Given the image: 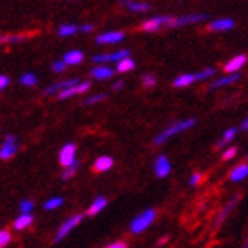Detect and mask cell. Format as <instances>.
<instances>
[{
    "label": "cell",
    "instance_id": "cell-36",
    "mask_svg": "<svg viewBox=\"0 0 248 248\" xmlns=\"http://www.w3.org/2000/svg\"><path fill=\"white\" fill-rule=\"evenodd\" d=\"M34 209V202L32 201H21L20 202V211L21 213H31Z\"/></svg>",
    "mask_w": 248,
    "mask_h": 248
},
{
    "label": "cell",
    "instance_id": "cell-34",
    "mask_svg": "<svg viewBox=\"0 0 248 248\" xmlns=\"http://www.w3.org/2000/svg\"><path fill=\"white\" fill-rule=\"evenodd\" d=\"M142 85H144L145 89L155 87V85H156V77H155V75H151V73L144 75V77H142Z\"/></svg>",
    "mask_w": 248,
    "mask_h": 248
},
{
    "label": "cell",
    "instance_id": "cell-38",
    "mask_svg": "<svg viewBox=\"0 0 248 248\" xmlns=\"http://www.w3.org/2000/svg\"><path fill=\"white\" fill-rule=\"evenodd\" d=\"M236 153H238V147H229V149H225V153L222 155V160L229 161L231 158H234V156H236Z\"/></svg>",
    "mask_w": 248,
    "mask_h": 248
},
{
    "label": "cell",
    "instance_id": "cell-6",
    "mask_svg": "<svg viewBox=\"0 0 248 248\" xmlns=\"http://www.w3.org/2000/svg\"><path fill=\"white\" fill-rule=\"evenodd\" d=\"M129 57V50H117L114 53H98V55H94L93 62L94 64H108V62H117L123 61V59Z\"/></svg>",
    "mask_w": 248,
    "mask_h": 248
},
{
    "label": "cell",
    "instance_id": "cell-39",
    "mask_svg": "<svg viewBox=\"0 0 248 248\" xmlns=\"http://www.w3.org/2000/svg\"><path fill=\"white\" fill-rule=\"evenodd\" d=\"M201 179H202V176L199 174V172H195V174H191V177H190V186H197L199 183H201Z\"/></svg>",
    "mask_w": 248,
    "mask_h": 248
},
{
    "label": "cell",
    "instance_id": "cell-16",
    "mask_svg": "<svg viewBox=\"0 0 248 248\" xmlns=\"http://www.w3.org/2000/svg\"><path fill=\"white\" fill-rule=\"evenodd\" d=\"M247 61H248L247 55H245V53H239V55L231 59V61L223 66V69H225V73H239V69L247 64Z\"/></svg>",
    "mask_w": 248,
    "mask_h": 248
},
{
    "label": "cell",
    "instance_id": "cell-4",
    "mask_svg": "<svg viewBox=\"0 0 248 248\" xmlns=\"http://www.w3.org/2000/svg\"><path fill=\"white\" fill-rule=\"evenodd\" d=\"M83 220V215H80V213H78V215H73V217H69L66 220V222L62 223L61 227H59V231H57V234H55V238H53V241H55V243H61L62 239L66 238L67 234L71 232L73 229L77 227L78 223L82 222Z\"/></svg>",
    "mask_w": 248,
    "mask_h": 248
},
{
    "label": "cell",
    "instance_id": "cell-19",
    "mask_svg": "<svg viewBox=\"0 0 248 248\" xmlns=\"http://www.w3.org/2000/svg\"><path fill=\"white\" fill-rule=\"evenodd\" d=\"M238 80H239V73H229L227 77L215 80V82L209 85V91H215V89H220V87H225V85H231V83L238 82Z\"/></svg>",
    "mask_w": 248,
    "mask_h": 248
},
{
    "label": "cell",
    "instance_id": "cell-8",
    "mask_svg": "<svg viewBox=\"0 0 248 248\" xmlns=\"http://www.w3.org/2000/svg\"><path fill=\"white\" fill-rule=\"evenodd\" d=\"M77 158V145L75 144H66L59 153V163L62 167H69L71 163H75Z\"/></svg>",
    "mask_w": 248,
    "mask_h": 248
},
{
    "label": "cell",
    "instance_id": "cell-41",
    "mask_svg": "<svg viewBox=\"0 0 248 248\" xmlns=\"http://www.w3.org/2000/svg\"><path fill=\"white\" fill-rule=\"evenodd\" d=\"M93 31H94L93 23H85V25H80V32H82V34H91Z\"/></svg>",
    "mask_w": 248,
    "mask_h": 248
},
{
    "label": "cell",
    "instance_id": "cell-42",
    "mask_svg": "<svg viewBox=\"0 0 248 248\" xmlns=\"http://www.w3.org/2000/svg\"><path fill=\"white\" fill-rule=\"evenodd\" d=\"M105 248H128V245L124 243V241H115V243L108 245V247H105Z\"/></svg>",
    "mask_w": 248,
    "mask_h": 248
},
{
    "label": "cell",
    "instance_id": "cell-5",
    "mask_svg": "<svg viewBox=\"0 0 248 248\" xmlns=\"http://www.w3.org/2000/svg\"><path fill=\"white\" fill-rule=\"evenodd\" d=\"M18 153V140H16L15 135H7L2 142V147H0V160L7 161L11 160L13 156Z\"/></svg>",
    "mask_w": 248,
    "mask_h": 248
},
{
    "label": "cell",
    "instance_id": "cell-35",
    "mask_svg": "<svg viewBox=\"0 0 248 248\" xmlns=\"http://www.w3.org/2000/svg\"><path fill=\"white\" fill-rule=\"evenodd\" d=\"M11 243V232L5 229H0V248H5Z\"/></svg>",
    "mask_w": 248,
    "mask_h": 248
},
{
    "label": "cell",
    "instance_id": "cell-33",
    "mask_svg": "<svg viewBox=\"0 0 248 248\" xmlns=\"http://www.w3.org/2000/svg\"><path fill=\"white\" fill-rule=\"evenodd\" d=\"M103 99H107V94L101 93V94H94V96H91V98H87L85 101H83V105H87V107H91V105H96L99 103V101H103Z\"/></svg>",
    "mask_w": 248,
    "mask_h": 248
},
{
    "label": "cell",
    "instance_id": "cell-27",
    "mask_svg": "<svg viewBox=\"0 0 248 248\" xmlns=\"http://www.w3.org/2000/svg\"><path fill=\"white\" fill-rule=\"evenodd\" d=\"M236 133H238V128H229L225 133L222 135V139L218 140V144H217V149H220V147H223V145H227L232 142V139L236 137Z\"/></svg>",
    "mask_w": 248,
    "mask_h": 248
},
{
    "label": "cell",
    "instance_id": "cell-45",
    "mask_svg": "<svg viewBox=\"0 0 248 248\" xmlns=\"http://www.w3.org/2000/svg\"><path fill=\"white\" fill-rule=\"evenodd\" d=\"M167 239H169V236H163V238L160 239V245H165V243H167Z\"/></svg>",
    "mask_w": 248,
    "mask_h": 248
},
{
    "label": "cell",
    "instance_id": "cell-2",
    "mask_svg": "<svg viewBox=\"0 0 248 248\" xmlns=\"http://www.w3.org/2000/svg\"><path fill=\"white\" fill-rule=\"evenodd\" d=\"M156 220V209L149 207V209H145L139 215V217H135L129 223V231L133 234H142L144 231L151 227V223H155Z\"/></svg>",
    "mask_w": 248,
    "mask_h": 248
},
{
    "label": "cell",
    "instance_id": "cell-26",
    "mask_svg": "<svg viewBox=\"0 0 248 248\" xmlns=\"http://www.w3.org/2000/svg\"><path fill=\"white\" fill-rule=\"evenodd\" d=\"M135 61L131 57H126L123 59V61H119L117 64H115V71L117 73H129V71H133L135 69Z\"/></svg>",
    "mask_w": 248,
    "mask_h": 248
},
{
    "label": "cell",
    "instance_id": "cell-31",
    "mask_svg": "<svg viewBox=\"0 0 248 248\" xmlns=\"http://www.w3.org/2000/svg\"><path fill=\"white\" fill-rule=\"evenodd\" d=\"M62 204H64V199H62V197H53V199L45 202V209H46V211H52V209L61 207Z\"/></svg>",
    "mask_w": 248,
    "mask_h": 248
},
{
    "label": "cell",
    "instance_id": "cell-20",
    "mask_svg": "<svg viewBox=\"0 0 248 248\" xmlns=\"http://www.w3.org/2000/svg\"><path fill=\"white\" fill-rule=\"evenodd\" d=\"M247 176H248V165L247 163H239V165H236L232 170L229 172V179H231L232 183L243 181Z\"/></svg>",
    "mask_w": 248,
    "mask_h": 248
},
{
    "label": "cell",
    "instance_id": "cell-15",
    "mask_svg": "<svg viewBox=\"0 0 248 248\" xmlns=\"http://www.w3.org/2000/svg\"><path fill=\"white\" fill-rule=\"evenodd\" d=\"M121 4L131 13H147V11H151L149 2H142V0H121Z\"/></svg>",
    "mask_w": 248,
    "mask_h": 248
},
{
    "label": "cell",
    "instance_id": "cell-28",
    "mask_svg": "<svg viewBox=\"0 0 248 248\" xmlns=\"http://www.w3.org/2000/svg\"><path fill=\"white\" fill-rule=\"evenodd\" d=\"M27 36L23 34H0V45H9V43H21L25 41Z\"/></svg>",
    "mask_w": 248,
    "mask_h": 248
},
{
    "label": "cell",
    "instance_id": "cell-37",
    "mask_svg": "<svg viewBox=\"0 0 248 248\" xmlns=\"http://www.w3.org/2000/svg\"><path fill=\"white\" fill-rule=\"evenodd\" d=\"M66 67H67V64L64 61H55L52 64V69L55 73H64V71H66Z\"/></svg>",
    "mask_w": 248,
    "mask_h": 248
},
{
    "label": "cell",
    "instance_id": "cell-24",
    "mask_svg": "<svg viewBox=\"0 0 248 248\" xmlns=\"http://www.w3.org/2000/svg\"><path fill=\"white\" fill-rule=\"evenodd\" d=\"M62 61L66 62L67 66H78V64L83 62V52H80V50H69L67 53H64Z\"/></svg>",
    "mask_w": 248,
    "mask_h": 248
},
{
    "label": "cell",
    "instance_id": "cell-3",
    "mask_svg": "<svg viewBox=\"0 0 248 248\" xmlns=\"http://www.w3.org/2000/svg\"><path fill=\"white\" fill-rule=\"evenodd\" d=\"M172 21H174V16L169 15H160V16H153V18H147V20L140 25V31L142 32H158L161 29H170Z\"/></svg>",
    "mask_w": 248,
    "mask_h": 248
},
{
    "label": "cell",
    "instance_id": "cell-13",
    "mask_svg": "<svg viewBox=\"0 0 248 248\" xmlns=\"http://www.w3.org/2000/svg\"><path fill=\"white\" fill-rule=\"evenodd\" d=\"M114 75H115V69H112L107 64H96V67H93V71H91V77L94 80H108Z\"/></svg>",
    "mask_w": 248,
    "mask_h": 248
},
{
    "label": "cell",
    "instance_id": "cell-9",
    "mask_svg": "<svg viewBox=\"0 0 248 248\" xmlns=\"http://www.w3.org/2000/svg\"><path fill=\"white\" fill-rule=\"evenodd\" d=\"M89 89H91V82L80 80L77 85H73V87H67V89H64V91H61V93L57 94V98L59 99H67V98H71V96H77V94L87 93Z\"/></svg>",
    "mask_w": 248,
    "mask_h": 248
},
{
    "label": "cell",
    "instance_id": "cell-18",
    "mask_svg": "<svg viewBox=\"0 0 248 248\" xmlns=\"http://www.w3.org/2000/svg\"><path fill=\"white\" fill-rule=\"evenodd\" d=\"M197 82V75L195 73H183V75H179V77L172 82V85L176 89H183V87H188V85H191V83Z\"/></svg>",
    "mask_w": 248,
    "mask_h": 248
},
{
    "label": "cell",
    "instance_id": "cell-32",
    "mask_svg": "<svg viewBox=\"0 0 248 248\" xmlns=\"http://www.w3.org/2000/svg\"><path fill=\"white\" fill-rule=\"evenodd\" d=\"M197 75V82H204L207 78H211L215 75V67H206V69H202V71L195 73Z\"/></svg>",
    "mask_w": 248,
    "mask_h": 248
},
{
    "label": "cell",
    "instance_id": "cell-40",
    "mask_svg": "<svg viewBox=\"0 0 248 248\" xmlns=\"http://www.w3.org/2000/svg\"><path fill=\"white\" fill-rule=\"evenodd\" d=\"M11 83L9 77H5V75H0V91H4L7 85Z\"/></svg>",
    "mask_w": 248,
    "mask_h": 248
},
{
    "label": "cell",
    "instance_id": "cell-12",
    "mask_svg": "<svg viewBox=\"0 0 248 248\" xmlns=\"http://www.w3.org/2000/svg\"><path fill=\"white\" fill-rule=\"evenodd\" d=\"M172 167H170V161H169V158H167L165 155H160L158 158L155 160V174L156 177H160V179H163V177H167L169 174H170Z\"/></svg>",
    "mask_w": 248,
    "mask_h": 248
},
{
    "label": "cell",
    "instance_id": "cell-17",
    "mask_svg": "<svg viewBox=\"0 0 248 248\" xmlns=\"http://www.w3.org/2000/svg\"><path fill=\"white\" fill-rule=\"evenodd\" d=\"M238 202H239V195H236V197H234V199H231V201H229L227 204L223 206V209H222V211H220V215H218V217H217V220H215V225H217V227H220V225H222L223 220H225V218H227L229 215H231V211H232L234 206H236Z\"/></svg>",
    "mask_w": 248,
    "mask_h": 248
},
{
    "label": "cell",
    "instance_id": "cell-22",
    "mask_svg": "<svg viewBox=\"0 0 248 248\" xmlns=\"http://www.w3.org/2000/svg\"><path fill=\"white\" fill-rule=\"evenodd\" d=\"M114 167V158H110V156H99L98 160L94 161V172H107L110 170Z\"/></svg>",
    "mask_w": 248,
    "mask_h": 248
},
{
    "label": "cell",
    "instance_id": "cell-21",
    "mask_svg": "<svg viewBox=\"0 0 248 248\" xmlns=\"http://www.w3.org/2000/svg\"><path fill=\"white\" fill-rule=\"evenodd\" d=\"M32 222H34V217H32L31 213H21L20 217L15 220L13 227H15V231H25L27 227H31Z\"/></svg>",
    "mask_w": 248,
    "mask_h": 248
},
{
    "label": "cell",
    "instance_id": "cell-10",
    "mask_svg": "<svg viewBox=\"0 0 248 248\" xmlns=\"http://www.w3.org/2000/svg\"><path fill=\"white\" fill-rule=\"evenodd\" d=\"M234 27H236V21L232 18H217V20H213L209 25H207V31L209 32H227V31H232Z\"/></svg>",
    "mask_w": 248,
    "mask_h": 248
},
{
    "label": "cell",
    "instance_id": "cell-23",
    "mask_svg": "<svg viewBox=\"0 0 248 248\" xmlns=\"http://www.w3.org/2000/svg\"><path fill=\"white\" fill-rule=\"evenodd\" d=\"M107 204H108V201H107V197H101L99 195L96 201L89 206V209H87V217H96L98 213H101L107 207Z\"/></svg>",
    "mask_w": 248,
    "mask_h": 248
},
{
    "label": "cell",
    "instance_id": "cell-25",
    "mask_svg": "<svg viewBox=\"0 0 248 248\" xmlns=\"http://www.w3.org/2000/svg\"><path fill=\"white\" fill-rule=\"evenodd\" d=\"M80 32V25L77 23H62L61 27L57 29V34L61 37H69V36H75Z\"/></svg>",
    "mask_w": 248,
    "mask_h": 248
},
{
    "label": "cell",
    "instance_id": "cell-7",
    "mask_svg": "<svg viewBox=\"0 0 248 248\" xmlns=\"http://www.w3.org/2000/svg\"><path fill=\"white\" fill-rule=\"evenodd\" d=\"M207 15L204 13H197V15H185V16H177L172 21L170 29H179V27H186V25H193V23H201V21H206Z\"/></svg>",
    "mask_w": 248,
    "mask_h": 248
},
{
    "label": "cell",
    "instance_id": "cell-14",
    "mask_svg": "<svg viewBox=\"0 0 248 248\" xmlns=\"http://www.w3.org/2000/svg\"><path fill=\"white\" fill-rule=\"evenodd\" d=\"M78 82H80V78H69V80H62V82H55V83H52L50 87L45 89V94H46V96H52V94H55V93L59 94L61 91H64V89L73 87V85H77Z\"/></svg>",
    "mask_w": 248,
    "mask_h": 248
},
{
    "label": "cell",
    "instance_id": "cell-30",
    "mask_svg": "<svg viewBox=\"0 0 248 248\" xmlns=\"http://www.w3.org/2000/svg\"><path fill=\"white\" fill-rule=\"evenodd\" d=\"M20 83L25 87H34V85H37V77L34 73H25V75H21Z\"/></svg>",
    "mask_w": 248,
    "mask_h": 248
},
{
    "label": "cell",
    "instance_id": "cell-11",
    "mask_svg": "<svg viewBox=\"0 0 248 248\" xmlns=\"http://www.w3.org/2000/svg\"><path fill=\"white\" fill-rule=\"evenodd\" d=\"M124 39V32L121 31H108V32H103V34H99L96 37V43L98 45H117Z\"/></svg>",
    "mask_w": 248,
    "mask_h": 248
},
{
    "label": "cell",
    "instance_id": "cell-1",
    "mask_svg": "<svg viewBox=\"0 0 248 248\" xmlns=\"http://www.w3.org/2000/svg\"><path fill=\"white\" fill-rule=\"evenodd\" d=\"M195 123H197L195 119H185V121H177V123L170 124L169 128H165L160 135H158V137H156V139H155V145L165 144L167 140L172 139V137H176L177 133H183V131H186V129H190Z\"/></svg>",
    "mask_w": 248,
    "mask_h": 248
},
{
    "label": "cell",
    "instance_id": "cell-29",
    "mask_svg": "<svg viewBox=\"0 0 248 248\" xmlns=\"http://www.w3.org/2000/svg\"><path fill=\"white\" fill-rule=\"evenodd\" d=\"M78 167H80V160H77L75 163H71L69 167H64V170H62L61 177L64 179V181H67V179H71V177L75 176V174H77Z\"/></svg>",
    "mask_w": 248,
    "mask_h": 248
},
{
    "label": "cell",
    "instance_id": "cell-44",
    "mask_svg": "<svg viewBox=\"0 0 248 248\" xmlns=\"http://www.w3.org/2000/svg\"><path fill=\"white\" fill-rule=\"evenodd\" d=\"M241 129H243V131H247V129H248V117L243 121V124H241Z\"/></svg>",
    "mask_w": 248,
    "mask_h": 248
},
{
    "label": "cell",
    "instance_id": "cell-43",
    "mask_svg": "<svg viewBox=\"0 0 248 248\" xmlns=\"http://www.w3.org/2000/svg\"><path fill=\"white\" fill-rule=\"evenodd\" d=\"M123 85H124L123 80H117V82L114 83V87H112V89H114V91H121V89H123Z\"/></svg>",
    "mask_w": 248,
    "mask_h": 248
}]
</instances>
